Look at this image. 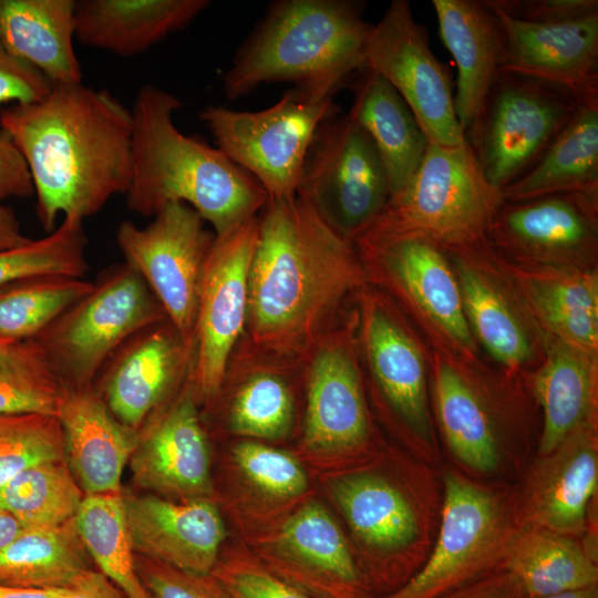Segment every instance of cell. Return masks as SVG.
<instances>
[{"instance_id":"6da1fadb","label":"cell","mask_w":598,"mask_h":598,"mask_svg":"<svg viewBox=\"0 0 598 598\" xmlns=\"http://www.w3.org/2000/svg\"><path fill=\"white\" fill-rule=\"evenodd\" d=\"M249 271L245 338L302 360L367 283L353 243L298 196L268 197Z\"/></svg>"},{"instance_id":"7a4b0ae2","label":"cell","mask_w":598,"mask_h":598,"mask_svg":"<svg viewBox=\"0 0 598 598\" xmlns=\"http://www.w3.org/2000/svg\"><path fill=\"white\" fill-rule=\"evenodd\" d=\"M1 131L23 155L43 230L85 219L131 181L132 114L106 90L53 84L41 100L0 110Z\"/></svg>"},{"instance_id":"3957f363","label":"cell","mask_w":598,"mask_h":598,"mask_svg":"<svg viewBox=\"0 0 598 598\" xmlns=\"http://www.w3.org/2000/svg\"><path fill=\"white\" fill-rule=\"evenodd\" d=\"M182 101L156 85H143L132 114L131 181L127 208L152 217L171 203L194 208L224 236L256 217L268 195L219 148L183 134L173 115Z\"/></svg>"},{"instance_id":"277c9868","label":"cell","mask_w":598,"mask_h":598,"mask_svg":"<svg viewBox=\"0 0 598 598\" xmlns=\"http://www.w3.org/2000/svg\"><path fill=\"white\" fill-rule=\"evenodd\" d=\"M364 7L354 0L272 3L224 74L226 96L235 100L262 83L283 81L311 97H333L363 69L372 27Z\"/></svg>"},{"instance_id":"5b68a950","label":"cell","mask_w":598,"mask_h":598,"mask_svg":"<svg viewBox=\"0 0 598 598\" xmlns=\"http://www.w3.org/2000/svg\"><path fill=\"white\" fill-rule=\"evenodd\" d=\"M367 283L389 296L430 349L468 364L486 358L463 309L450 258L422 236L368 227L353 241Z\"/></svg>"},{"instance_id":"8992f818","label":"cell","mask_w":598,"mask_h":598,"mask_svg":"<svg viewBox=\"0 0 598 598\" xmlns=\"http://www.w3.org/2000/svg\"><path fill=\"white\" fill-rule=\"evenodd\" d=\"M503 202L467 141L453 147L429 143L411 179L370 226L416 234L447 256L466 255L492 247L489 231Z\"/></svg>"},{"instance_id":"52a82bcc","label":"cell","mask_w":598,"mask_h":598,"mask_svg":"<svg viewBox=\"0 0 598 598\" xmlns=\"http://www.w3.org/2000/svg\"><path fill=\"white\" fill-rule=\"evenodd\" d=\"M164 320L146 282L123 262L103 271L93 289L33 341L68 392L86 390L123 344Z\"/></svg>"},{"instance_id":"ba28073f","label":"cell","mask_w":598,"mask_h":598,"mask_svg":"<svg viewBox=\"0 0 598 598\" xmlns=\"http://www.w3.org/2000/svg\"><path fill=\"white\" fill-rule=\"evenodd\" d=\"M333 97L291 89L268 109L249 112L209 105L199 118L217 148L250 174L268 197L295 196L320 125L337 115Z\"/></svg>"},{"instance_id":"9c48e42d","label":"cell","mask_w":598,"mask_h":598,"mask_svg":"<svg viewBox=\"0 0 598 598\" xmlns=\"http://www.w3.org/2000/svg\"><path fill=\"white\" fill-rule=\"evenodd\" d=\"M579 101L564 87L502 71L465 135L487 182L502 192L528 172L569 123Z\"/></svg>"},{"instance_id":"30bf717a","label":"cell","mask_w":598,"mask_h":598,"mask_svg":"<svg viewBox=\"0 0 598 598\" xmlns=\"http://www.w3.org/2000/svg\"><path fill=\"white\" fill-rule=\"evenodd\" d=\"M296 194L350 243L383 210L390 197L383 163L349 113L333 115L320 125Z\"/></svg>"},{"instance_id":"8fae6325","label":"cell","mask_w":598,"mask_h":598,"mask_svg":"<svg viewBox=\"0 0 598 598\" xmlns=\"http://www.w3.org/2000/svg\"><path fill=\"white\" fill-rule=\"evenodd\" d=\"M138 227L117 226L116 241L125 264L146 282L167 319L194 346L198 301L215 234L190 206L171 203Z\"/></svg>"},{"instance_id":"7c38bea8","label":"cell","mask_w":598,"mask_h":598,"mask_svg":"<svg viewBox=\"0 0 598 598\" xmlns=\"http://www.w3.org/2000/svg\"><path fill=\"white\" fill-rule=\"evenodd\" d=\"M305 412L301 446L316 455L362 447L371 434L352 303L302 359Z\"/></svg>"},{"instance_id":"4fadbf2b","label":"cell","mask_w":598,"mask_h":598,"mask_svg":"<svg viewBox=\"0 0 598 598\" xmlns=\"http://www.w3.org/2000/svg\"><path fill=\"white\" fill-rule=\"evenodd\" d=\"M363 375L392 416L425 444L433 441L429 405L430 348L393 300L365 283L354 297Z\"/></svg>"},{"instance_id":"5bb4252c","label":"cell","mask_w":598,"mask_h":598,"mask_svg":"<svg viewBox=\"0 0 598 598\" xmlns=\"http://www.w3.org/2000/svg\"><path fill=\"white\" fill-rule=\"evenodd\" d=\"M363 69L394 87L429 143L453 147L466 141L455 114L450 73L432 52L427 31L415 20L409 1H391L372 24Z\"/></svg>"},{"instance_id":"9a60e30c","label":"cell","mask_w":598,"mask_h":598,"mask_svg":"<svg viewBox=\"0 0 598 598\" xmlns=\"http://www.w3.org/2000/svg\"><path fill=\"white\" fill-rule=\"evenodd\" d=\"M258 215L216 237L200 287L190 380L198 404L216 399L229 357L245 333L249 271L258 239Z\"/></svg>"},{"instance_id":"2e32d148","label":"cell","mask_w":598,"mask_h":598,"mask_svg":"<svg viewBox=\"0 0 598 598\" xmlns=\"http://www.w3.org/2000/svg\"><path fill=\"white\" fill-rule=\"evenodd\" d=\"M489 244L502 258L559 268H598V200L557 193L501 205Z\"/></svg>"},{"instance_id":"e0dca14e","label":"cell","mask_w":598,"mask_h":598,"mask_svg":"<svg viewBox=\"0 0 598 598\" xmlns=\"http://www.w3.org/2000/svg\"><path fill=\"white\" fill-rule=\"evenodd\" d=\"M499 529L497 501L448 473L440 534L430 558L398 589L370 598H442L472 582L492 564Z\"/></svg>"},{"instance_id":"ac0fdd59","label":"cell","mask_w":598,"mask_h":598,"mask_svg":"<svg viewBox=\"0 0 598 598\" xmlns=\"http://www.w3.org/2000/svg\"><path fill=\"white\" fill-rule=\"evenodd\" d=\"M447 257L457 279L466 320L481 350L507 371L522 374L533 371L544 358V337L494 249Z\"/></svg>"},{"instance_id":"d6986e66","label":"cell","mask_w":598,"mask_h":598,"mask_svg":"<svg viewBox=\"0 0 598 598\" xmlns=\"http://www.w3.org/2000/svg\"><path fill=\"white\" fill-rule=\"evenodd\" d=\"M130 466L134 481L157 496L192 501L210 495L209 445L190 374L138 430Z\"/></svg>"},{"instance_id":"ffe728a7","label":"cell","mask_w":598,"mask_h":598,"mask_svg":"<svg viewBox=\"0 0 598 598\" xmlns=\"http://www.w3.org/2000/svg\"><path fill=\"white\" fill-rule=\"evenodd\" d=\"M192 363L193 346L164 320L135 334L110 359L102 369L101 399L122 424L138 431L181 389Z\"/></svg>"},{"instance_id":"44dd1931","label":"cell","mask_w":598,"mask_h":598,"mask_svg":"<svg viewBox=\"0 0 598 598\" xmlns=\"http://www.w3.org/2000/svg\"><path fill=\"white\" fill-rule=\"evenodd\" d=\"M275 545L257 558L290 585L315 598H370L339 525L320 503L298 508L281 525Z\"/></svg>"},{"instance_id":"7402d4cb","label":"cell","mask_w":598,"mask_h":598,"mask_svg":"<svg viewBox=\"0 0 598 598\" xmlns=\"http://www.w3.org/2000/svg\"><path fill=\"white\" fill-rule=\"evenodd\" d=\"M487 1L504 33L503 72L564 87L579 99L598 95V13L535 24L512 18Z\"/></svg>"},{"instance_id":"603a6c76","label":"cell","mask_w":598,"mask_h":598,"mask_svg":"<svg viewBox=\"0 0 598 598\" xmlns=\"http://www.w3.org/2000/svg\"><path fill=\"white\" fill-rule=\"evenodd\" d=\"M134 553L172 567L209 574L226 528L208 498L172 501L154 494L123 497Z\"/></svg>"},{"instance_id":"cb8c5ba5","label":"cell","mask_w":598,"mask_h":598,"mask_svg":"<svg viewBox=\"0 0 598 598\" xmlns=\"http://www.w3.org/2000/svg\"><path fill=\"white\" fill-rule=\"evenodd\" d=\"M302 360L260 350L243 336L233 350L221 388L229 389L226 424L236 435L275 441L286 437L295 421V383Z\"/></svg>"},{"instance_id":"d4e9b609","label":"cell","mask_w":598,"mask_h":598,"mask_svg":"<svg viewBox=\"0 0 598 598\" xmlns=\"http://www.w3.org/2000/svg\"><path fill=\"white\" fill-rule=\"evenodd\" d=\"M439 33L456 69L454 109L464 135L483 113L502 71L505 40L487 0H432Z\"/></svg>"},{"instance_id":"484cf974","label":"cell","mask_w":598,"mask_h":598,"mask_svg":"<svg viewBox=\"0 0 598 598\" xmlns=\"http://www.w3.org/2000/svg\"><path fill=\"white\" fill-rule=\"evenodd\" d=\"M496 255L543 337L598 354V268L519 264Z\"/></svg>"},{"instance_id":"4316f807","label":"cell","mask_w":598,"mask_h":598,"mask_svg":"<svg viewBox=\"0 0 598 598\" xmlns=\"http://www.w3.org/2000/svg\"><path fill=\"white\" fill-rule=\"evenodd\" d=\"M64 460L85 495L120 494L138 431L122 424L93 389L69 391L58 412Z\"/></svg>"},{"instance_id":"83f0119b","label":"cell","mask_w":598,"mask_h":598,"mask_svg":"<svg viewBox=\"0 0 598 598\" xmlns=\"http://www.w3.org/2000/svg\"><path fill=\"white\" fill-rule=\"evenodd\" d=\"M597 419L575 429L534 473L528 494L532 518L543 529L576 535L598 483Z\"/></svg>"},{"instance_id":"f1b7e54d","label":"cell","mask_w":598,"mask_h":598,"mask_svg":"<svg viewBox=\"0 0 598 598\" xmlns=\"http://www.w3.org/2000/svg\"><path fill=\"white\" fill-rule=\"evenodd\" d=\"M207 0L75 1V39L118 56H134L187 27Z\"/></svg>"},{"instance_id":"f546056e","label":"cell","mask_w":598,"mask_h":598,"mask_svg":"<svg viewBox=\"0 0 598 598\" xmlns=\"http://www.w3.org/2000/svg\"><path fill=\"white\" fill-rule=\"evenodd\" d=\"M526 380L543 409V456L579 425L597 419L598 354L544 337V358Z\"/></svg>"},{"instance_id":"4dcf8cb0","label":"cell","mask_w":598,"mask_h":598,"mask_svg":"<svg viewBox=\"0 0 598 598\" xmlns=\"http://www.w3.org/2000/svg\"><path fill=\"white\" fill-rule=\"evenodd\" d=\"M74 0H0V42L53 84L82 82Z\"/></svg>"},{"instance_id":"1f68e13d","label":"cell","mask_w":598,"mask_h":598,"mask_svg":"<svg viewBox=\"0 0 598 598\" xmlns=\"http://www.w3.org/2000/svg\"><path fill=\"white\" fill-rule=\"evenodd\" d=\"M359 73L348 113L377 148L391 196L411 179L429 141L408 104L385 79L367 69Z\"/></svg>"},{"instance_id":"d6a6232c","label":"cell","mask_w":598,"mask_h":598,"mask_svg":"<svg viewBox=\"0 0 598 598\" xmlns=\"http://www.w3.org/2000/svg\"><path fill=\"white\" fill-rule=\"evenodd\" d=\"M502 193L506 202L557 193L598 200V95L580 99L574 116L538 162Z\"/></svg>"},{"instance_id":"836d02e7","label":"cell","mask_w":598,"mask_h":598,"mask_svg":"<svg viewBox=\"0 0 598 598\" xmlns=\"http://www.w3.org/2000/svg\"><path fill=\"white\" fill-rule=\"evenodd\" d=\"M430 378L439 423L452 453L476 471H494L499 461L495 427L468 363L430 349Z\"/></svg>"},{"instance_id":"e575fe53","label":"cell","mask_w":598,"mask_h":598,"mask_svg":"<svg viewBox=\"0 0 598 598\" xmlns=\"http://www.w3.org/2000/svg\"><path fill=\"white\" fill-rule=\"evenodd\" d=\"M329 491L354 534L377 550L396 551L416 538L415 513L388 481L371 474H350L332 480Z\"/></svg>"},{"instance_id":"d590c367","label":"cell","mask_w":598,"mask_h":598,"mask_svg":"<svg viewBox=\"0 0 598 598\" xmlns=\"http://www.w3.org/2000/svg\"><path fill=\"white\" fill-rule=\"evenodd\" d=\"M87 557L74 518L60 526L24 528L0 550V585L66 589L90 568Z\"/></svg>"},{"instance_id":"8d00e7d4","label":"cell","mask_w":598,"mask_h":598,"mask_svg":"<svg viewBox=\"0 0 598 598\" xmlns=\"http://www.w3.org/2000/svg\"><path fill=\"white\" fill-rule=\"evenodd\" d=\"M506 569L528 597L597 586L592 558L567 535L546 529L518 537L508 550Z\"/></svg>"},{"instance_id":"74e56055","label":"cell","mask_w":598,"mask_h":598,"mask_svg":"<svg viewBox=\"0 0 598 598\" xmlns=\"http://www.w3.org/2000/svg\"><path fill=\"white\" fill-rule=\"evenodd\" d=\"M74 523L89 556L126 598H153L137 574L121 494L85 495Z\"/></svg>"},{"instance_id":"f35d334b","label":"cell","mask_w":598,"mask_h":598,"mask_svg":"<svg viewBox=\"0 0 598 598\" xmlns=\"http://www.w3.org/2000/svg\"><path fill=\"white\" fill-rule=\"evenodd\" d=\"M84 496L64 461L43 462L0 487V507L24 528L54 527L75 517Z\"/></svg>"},{"instance_id":"ab89813d","label":"cell","mask_w":598,"mask_h":598,"mask_svg":"<svg viewBox=\"0 0 598 598\" xmlns=\"http://www.w3.org/2000/svg\"><path fill=\"white\" fill-rule=\"evenodd\" d=\"M93 287L94 281L71 277L32 278L0 287V340L35 339Z\"/></svg>"},{"instance_id":"60d3db41","label":"cell","mask_w":598,"mask_h":598,"mask_svg":"<svg viewBox=\"0 0 598 598\" xmlns=\"http://www.w3.org/2000/svg\"><path fill=\"white\" fill-rule=\"evenodd\" d=\"M83 219L64 217L47 236L0 249V287L32 278H84L89 264Z\"/></svg>"},{"instance_id":"b9f144b4","label":"cell","mask_w":598,"mask_h":598,"mask_svg":"<svg viewBox=\"0 0 598 598\" xmlns=\"http://www.w3.org/2000/svg\"><path fill=\"white\" fill-rule=\"evenodd\" d=\"M64 461L58 415H0V487L25 468Z\"/></svg>"},{"instance_id":"7bdbcfd3","label":"cell","mask_w":598,"mask_h":598,"mask_svg":"<svg viewBox=\"0 0 598 598\" xmlns=\"http://www.w3.org/2000/svg\"><path fill=\"white\" fill-rule=\"evenodd\" d=\"M66 393L38 344L25 357L0 363V415H58Z\"/></svg>"},{"instance_id":"ee69618b","label":"cell","mask_w":598,"mask_h":598,"mask_svg":"<svg viewBox=\"0 0 598 598\" xmlns=\"http://www.w3.org/2000/svg\"><path fill=\"white\" fill-rule=\"evenodd\" d=\"M239 471L262 493L290 498L308 488V476L291 454L255 440L237 443L233 448Z\"/></svg>"},{"instance_id":"f6af8a7d","label":"cell","mask_w":598,"mask_h":598,"mask_svg":"<svg viewBox=\"0 0 598 598\" xmlns=\"http://www.w3.org/2000/svg\"><path fill=\"white\" fill-rule=\"evenodd\" d=\"M212 575L233 598H315L275 575L246 551L219 556Z\"/></svg>"},{"instance_id":"bcb514c9","label":"cell","mask_w":598,"mask_h":598,"mask_svg":"<svg viewBox=\"0 0 598 598\" xmlns=\"http://www.w3.org/2000/svg\"><path fill=\"white\" fill-rule=\"evenodd\" d=\"M135 560L137 574L153 598H233L212 573L182 570L138 555Z\"/></svg>"},{"instance_id":"7dc6e473","label":"cell","mask_w":598,"mask_h":598,"mask_svg":"<svg viewBox=\"0 0 598 598\" xmlns=\"http://www.w3.org/2000/svg\"><path fill=\"white\" fill-rule=\"evenodd\" d=\"M52 87L50 79L12 54L0 42V106L37 102Z\"/></svg>"},{"instance_id":"c3c4849f","label":"cell","mask_w":598,"mask_h":598,"mask_svg":"<svg viewBox=\"0 0 598 598\" xmlns=\"http://www.w3.org/2000/svg\"><path fill=\"white\" fill-rule=\"evenodd\" d=\"M505 13L517 20L548 24L598 13L597 0H493Z\"/></svg>"},{"instance_id":"681fc988","label":"cell","mask_w":598,"mask_h":598,"mask_svg":"<svg viewBox=\"0 0 598 598\" xmlns=\"http://www.w3.org/2000/svg\"><path fill=\"white\" fill-rule=\"evenodd\" d=\"M34 194L28 164L16 144L0 131V200Z\"/></svg>"},{"instance_id":"f907efd6","label":"cell","mask_w":598,"mask_h":598,"mask_svg":"<svg viewBox=\"0 0 598 598\" xmlns=\"http://www.w3.org/2000/svg\"><path fill=\"white\" fill-rule=\"evenodd\" d=\"M471 582L442 598H523L527 597L518 581L509 574L506 577L487 579L470 586Z\"/></svg>"},{"instance_id":"816d5d0a","label":"cell","mask_w":598,"mask_h":598,"mask_svg":"<svg viewBox=\"0 0 598 598\" xmlns=\"http://www.w3.org/2000/svg\"><path fill=\"white\" fill-rule=\"evenodd\" d=\"M68 598H126L100 570L89 568L66 588Z\"/></svg>"},{"instance_id":"f5cc1de1","label":"cell","mask_w":598,"mask_h":598,"mask_svg":"<svg viewBox=\"0 0 598 598\" xmlns=\"http://www.w3.org/2000/svg\"><path fill=\"white\" fill-rule=\"evenodd\" d=\"M14 210L0 200V249L14 247L28 241Z\"/></svg>"},{"instance_id":"db71d44e","label":"cell","mask_w":598,"mask_h":598,"mask_svg":"<svg viewBox=\"0 0 598 598\" xmlns=\"http://www.w3.org/2000/svg\"><path fill=\"white\" fill-rule=\"evenodd\" d=\"M0 598H68L66 589H27L0 585Z\"/></svg>"},{"instance_id":"11a10c76","label":"cell","mask_w":598,"mask_h":598,"mask_svg":"<svg viewBox=\"0 0 598 598\" xmlns=\"http://www.w3.org/2000/svg\"><path fill=\"white\" fill-rule=\"evenodd\" d=\"M33 340L12 342L0 340V363L21 359L35 349Z\"/></svg>"},{"instance_id":"9f6ffc18","label":"cell","mask_w":598,"mask_h":598,"mask_svg":"<svg viewBox=\"0 0 598 598\" xmlns=\"http://www.w3.org/2000/svg\"><path fill=\"white\" fill-rule=\"evenodd\" d=\"M24 527L9 512L0 507V550L8 546Z\"/></svg>"},{"instance_id":"6f0895ef","label":"cell","mask_w":598,"mask_h":598,"mask_svg":"<svg viewBox=\"0 0 598 598\" xmlns=\"http://www.w3.org/2000/svg\"><path fill=\"white\" fill-rule=\"evenodd\" d=\"M528 598H598L597 586H591L581 589L563 591L554 595Z\"/></svg>"}]
</instances>
